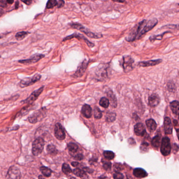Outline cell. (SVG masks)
I'll return each instance as SVG.
<instances>
[{"label":"cell","mask_w":179,"mask_h":179,"mask_svg":"<svg viewBox=\"0 0 179 179\" xmlns=\"http://www.w3.org/2000/svg\"><path fill=\"white\" fill-rule=\"evenodd\" d=\"M110 74V64H100L96 68L95 72L97 80L103 81L108 79Z\"/></svg>","instance_id":"6da1fadb"},{"label":"cell","mask_w":179,"mask_h":179,"mask_svg":"<svg viewBox=\"0 0 179 179\" xmlns=\"http://www.w3.org/2000/svg\"><path fill=\"white\" fill-rule=\"evenodd\" d=\"M147 21V20H144L139 22L138 24H136L131 29V32L126 38V40L128 42H131L141 38L142 31Z\"/></svg>","instance_id":"7a4b0ae2"},{"label":"cell","mask_w":179,"mask_h":179,"mask_svg":"<svg viewBox=\"0 0 179 179\" xmlns=\"http://www.w3.org/2000/svg\"><path fill=\"white\" fill-rule=\"evenodd\" d=\"M70 26L72 27L73 29H78L80 31V32L85 33L86 35L88 36L89 38H95V39H99L102 37V35L100 33H95L92 32L89 29L86 28L83 25L79 24L78 23H70Z\"/></svg>","instance_id":"3957f363"},{"label":"cell","mask_w":179,"mask_h":179,"mask_svg":"<svg viewBox=\"0 0 179 179\" xmlns=\"http://www.w3.org/2000/svg\"><path fill=\"white\" fill-rule=\"evenodd\" d=\"M134 63V59L129 55H125L123 57L120 65L123 68L124 72H128L134 70L133 64Z\"/></svg>","instance_id":"277c9868"},{"label":"cell","mask_w":179,"mask_h":179,"mask_svg":"<svg viewBox=\"0 0 179 179\" xmlns=\"http://www.w3.org/2000/svg\"><path fill=\"white\" fill-rule=\"evenodd\" d=\"M44 144H45V141L42 138L39 137L37 139H35V141L33 143L32 150L33 155L35 156L40 155L43 151Z\"/></svg>","instance_id":"5b68a950"},{"label":"cell","mask_w":179,"mask_h":179,"mask_svg":"<svg viewBox=\"0 0 179 179\" xmlns=\"http://www.w3.org/2000/svg\"><path fill=\"white\" fill-rule=\"evenodd\" d=\"M41 77L42 76L40 74H36L32 77L25 78L21 80L19 83V86L22 88L27 87L38 82V81L40 80Z\"/></svg>","instance_id":"8992f818"},{"label":"cell","mask_w":179,"mask_h":179,"mask_svg":"<svg viewBox=\"0 0 179 179\" xmlns=\"http://www.w3.org/2000/svg\"><path fill=\"white\" fill-rule=\"evenodd\" d=\"M170 141L168 137H164L162 140L161 146V153L164 156L168 155L171 152Z\"/></svg>","instance_id":"52a82bcc"},{"label":"cell","mask_w":179,"mask_h":179,"mask_svg":"<svg viewBox=\"0 0 179 179\" xmlns=\"http://www.w3.org/2000/svg\"><path fill=\"white\" fill-rule=\"evenodd\" d=\"M44 86H43L40 87L39 89L33 91V93H32V94L29 95V96L26 99L22 100L21 102L22 103L31 104L33 102H35V100L38 98V97L40 96V94L42 93V92L44 91Z\"/></svg>","instance_id":"ba28073f"},{"label":"cell","mask_w":179,"mask_h":179,"mask_svg":"<svg viewBox=\"0 0 179 179\" xmlns=\"http://www.w3.org/2000/svg\"><path fill=\"white\" fill-rule=\"evenodd\" d=\"M88 61L86 59H84L83 62H81L79 66H78L77 69L75 73L72 75V77L74 78L81 77L83 76L84 73L85 72L87 68L88 67Z\"/></svg>","instance_id":"9c48e42d"},{"label":"cell","mask_w":179,"mask_h":179,"mask_svg":"<svg viewBox=\"0 0 179 179\" xmlns=\"http://www.w3.org/2000/svg\"><path fill=\"white\" fill-rule=\"evenodd\" d=\"M21 177V173L20 169L15 166H11L6 174L7 179H20Z\"/></svg>","instance_id":"30bf717a"},{"label":"cell","mask_w":179,"mask_h":179,"mask_svg":"<svg viewBox=\"0 0 179 179\" xmlns=\"http://www.w3.org/2000/svg\"><path fill=\"white\" fill-rule=\"evenodd\" d=\"M45 108H42L38 111L34 112L33 115L28 118V120L31 123H36L38 121L40 120V119L43 118V116H44V115H45Z\"/></svg>","instance_id":"8fae6325"},{"label":"cell","mask_w":179,"mask_h":179,"mask_svg":"<svg viewBox=\"0 0 179 179\" xmlns=\"http://www.w3.org/2000/svg\"><path fill=\"white\" fill-rule=\"evenodd\" d=\"M73 38H77L78 40H83L87 44V45L89 47H91V48L94 47V46H95V44H94V43H91V41H89V40H88V39H87L84 35L81 34L77 33H74V34H72V35L67 36H66V38H65L63 40V42H65L66 40H70V39Z\"/></svg>","instance_id":"7c38bea8"},{"label":"cell","mask_w":179,"mask_h":179,"mask_svg":"<svg viewBox=\"0 0 179 179\" xmlns=\"http://www.w3.org/2000/svg\"><path fill=\"white\" fill-rule=\"evenodd\" d=\"M45 57V55L44 54H35L31 56L29 59L24 60H20L19 61V63L25 65H30L34 64L38 62L41 59H43Z\"/></svg>","instance_id":"4fadbf2b"},{"label":"cell","mask_w":179,"mask_h":179,"mask_svg":"<svg viewBox=\"0 0 179 179\" xmlns=\"http://www.w3.org/2000/svg\"><path fill=\"white\" fill-rule=\"evenodd\" d=\"M55 136L56 138L59 140H64L66 137L64 129L61 123H57L55 126Z\"/></svg>","instance_id":"5bb4252c"},{"label":"cell","mask_w":179,"mask_h":179,"mask_svg":"<svg viewBox=\"0 0 179 179\" xmlns=\"http://www.w3.org/2000/svg\"><path fill=\"white\" fill-rule=\"evenodd\" d=\"M158 20L155 18L151 19L149 21H147L146 24L145 25V26L143 27V29L142 31L141 34V38L143 35H145L147 33L149 32L150 31L153 29V27H155L156 26V25L158 24Z\"/></svg>","instance_id":"9a60e30c"},{"label":"cell","mask_w":179,"mask_h":179,"mask_svg":"<svg viewBox=\"0 0 179 179\" xmlns=\"http://www.w3.org/2000/svg\"><path fill=\"white\" fill-rule=\"evenodd\" d=\"M161 99L158 94H153L150 95L148 98L149 106L152 108H155L158 106L160 103Z\"/></svg>","instance_id":"2e32d148"},{"label":"cell","mask_w":179,"mask_h":179,"mask_svg":"<svg viewBox=\"0 0 179 179\" xmlns=\"http://www.w3.org/2000/svg\"><path fill=\"white\" fill-rule=\"evenodd\" d=\"M106 94L108 97V99L109 100L111 106L114 108L117 107V99L112 90L108 89L106 91Z\"/></svg>","instance_id":"e0dca14e"},{"label":"cell","mask_w":179,"mask_h":179,"mask_svg":"<svg viewBox=\"0 0 179 179\" xmlns=\"http://www.w3.org/2000/svg\"><path fill=\"white\" fill-rule=\"evenodd\" d=\"M162 62V59H157L155 60H150L148 61H143L138 63V65L139 66L142 67H150V66H154L160 64Z\"/></svg>","instance_id":"ac0fdd59"},{"label":"cell","mask_w":179,"mask_h":179,"mask_svg":"<svg viewBox=\"0 0 179 179\" xmlns=\"http://www.w3.org/2000/svg\"><path fill=\"white\" fill-rule=\"evenodd\" d=\"M173 130V126L171 123V119L169 117H166L164 120V130L165 134H172Z\"/></svg>","instance_id":"d6986e66"},{"label":"cell","mask_w":179,"mask_h":179,"mask_svg":"<svg viewBox=\"0 0 179 179\" xmlns=\"http://www.w3.org/2000/svg\"><path fill=\"white\" fill-rule=\"evenodd\" d=\"M134 131L135 134L138 136H143L146 133V129L143 125L141 123H137L134 126Z\"/></svg>","instance_id":"ffe728a7"},{"label":"cell","mask_w":179,"mask_h":179,"mask_svg":"<svg viewBox=\"0 0 179 179\" xmlns=\"http://www.w3.org/2000/svg\"><path fill=\"white\" fill-rule=\"evenodd\" d=\"M81 112L84 117L86 118H90L92 116V109L90 105L87 104H84L81 108Z\"/></svg>","instance_id":"44dd1931"},{"label":"cell","mask_w":179,"mask_h":179,"mask_svg":"<svg viewBox=\"0 0 179 179\" xmlns=\"http://www.w3.org/2000/svg\"><path fill=\"white\" fill-rule=\"evenodd\" d=\"M146 123L147 128L150 132H153V131H155V129L157 128V125L155 123V121L153 119H150L147 120L146 121Z\"/></svg>","instance_id":"7402d4cb"},{"label":"cell","mask_w":179,"mask_h":179,"mask_svg":"<svg viewBox=\"0 0 179 179\" xmlns=\"http://www.w3.org/2000/svg\"><path fill=\"white\" fill-rule=\"evenodd\" d=\"M134 176L138 178H143L148 176L147 172L141 168L135 169L133 171Z\"/></svg>","instance_id":"603a6c76"},{"label":"cell","mask_w":179,"mask_h":179,"mask_svg":"<svg viewBox=\"0 0 179 179\" xmlns=\"http://www.w3.org/2000/svg\"><path fill=\"white\" fill-rule=\"evenodd\" d=\"M170 107L174 114L179 115V102L177 100H174L170 104Z\"/></svg>","instance_id":"cb8c5ba5"},{"label":"cell","mask_w":179,"mask_h":179,"mask_svg":"<svg viewBox=\"0 0 179 179\" xmlns=\"http://www.w3.org/2000/svg\"><path fill=\"white\" fill-rule=\"evenodd\" d=\"M73 173L76 176L80 178L81 179H87L88 178V176L86 173L85 171L82 170L80 169H75L73 170Z\"/></svg>","instance_id":"d4e9b609"},{"label":"cell","mask_w":179,"mask_h":179,"mask_svg":"<svg viewBox=\"0 0 179 179\" xmlns=\"http://www.w3.org/2000/svg\"><path fill=\"white\" fill-rule=\"evenodd\" d=\"M67 148L69 150L70 155H72L78 152V146L77 144L73 142H70L67 144Z\"/></svg>","instance_id":"484cf974"},{"label":"cell","mask_w":179,"mask_h":179,"mask_svg":"<svg viewBox=\"0 0 179 179\" xmlns=\"http://www.w3.org/2000/svg\"><path fill=\"white\" fill-rule=\"evenodd\" d=\"M116 119V114L115 112H107L105 116V120L108 123H112Z\"/></svg>","instance_id":"4316f807"},{"label":"cell","mask_w":179,"mask_h":179,"mask_svg":"<svg viewBox=\"0 0 179 179\" xmlns=\"http://www.w3.org/2000/svg\"><path fill=\"white\" fill-rule=\"evenodd\" d=\"M47 151L51 155H56L58 153V150L56 149V147L53 144H49L47 147Z\"/></svg>","instance_id":"83f0119b"},{"label":"cell","mask_w":179,"mask_h":179,"mask_svg":"<svg viewBox=\"0 0 179 179\" xmlns=\"http://www.w3.org/2000/svg\"><path fill=\"white\" fill-rule=\"evenodd\" d=\"M29 34V32L26 31H22L17 33L15 34V38L17 40H21L26 38Z\"/></svg>","instance_id":"f1b7e54d"},{"label":"cell","mask_w":179,"mask_h":179,"mask_svg":"<svg viewBox=\"0 0 179 179\" xmlns=\"http://www.w3.org/2000/svg\"><path fill=\"white\" fill-rule=\"evenodd\" d=\"M110 102L109 99H108L106 97H102L101 99H100L99 101V104L102 107L104 108H107L109 106Z\"/></svg>","instance_id":"f546056e"},{"label":"cell","mask_w":179,"mask_h":179,"mask_svg":"<svg viewBox=\"0 0 179 179\" xmlns=\"http://www.w3.org/2000/svg\"><path fill=\"white\" fill-rule=\"evenodd\" d=\"M40 171L46 177H49L52 174V170L44 166H42L40 168Z\"/></svg>","instance_id":"4dcf8cb0"},{"label":"cell","mask_w":179,"mask_h":179,"mask_svg":"<svg viewBox=\"0 0 179 179\" xmlns=\"http://www.w3.org/2000/svg\"><path fill=\"white\" fill-rule=\"evenodd\" d=\"M161 137L160 136H156L151 141L153 147L155 148H158L160 144Z\"/></svg>","instance_id":"1f68e13d"},{"label":"cell","mask_w":179,"mask_h":179,"mask_svg":"<svg viewBox=\"0 0 179 179\" xmlns=\"http://www.w3.org/2000/svg\"><path fill=\"white\" fill-rule=\"evenodd\" d=\"M94 117L97 119H101L102 116V111L99 109V108L97 107H95L94 109Z\"/></svg>","instance_id":"d6a6232c"},{"label":"cell","mask_w":179,"mask_h":179,"mask_svg":"<svg viewBox=\"0 0 179 179\" xmlns=\"http://www.w3.org/2000/svg\"><path fill=\"white\" fill-rule=\"evenodd\" d=\"M103 155L104 158L107 159L108 160H112L115 158V153L111 151H104Z\"/></svg>","instance_id":"836d02e7"},{"label":"cell","mask_w":179,"mask_h":179,"mask_svg":"<svg viewBox=\"0 0 179 179\" xmlns=\"http://www.w3.org/2000/svg\"><path fill=\"white\" fill-rule=\"evenodd\" d=\"M167 88L169 91L174 93L176 91V87L173 81H169L167 84Z\"/></svg>","instance_id":"e575fe53"},{"label":"cell","mask_w":179,"mask_h":179,"mask_svg":"<svg viewBox=\"0 0 179 179\" xmlns=\"http://www.w3.org/2000/svg\"><path fill=\"white\" fill-rule=\"evenodd\" d=\"M58 3H57V1L56 0H49L47 1L46 6V8L47 9H50V8H53L55 6H57Z\"/></svg>","instance_id":"d590c367"},{"label":"cell","mask_w":179,"mask_h":179,"mask_svg":"<svg viewBox=\"0 0 179 179\" xmlns=\"http://www.w3.org/2000/svg\"><path fill=\"white\" fill-rule=\"evenodd\" d=\"M62 170L63 172L65 174H66V175L69 174L70 173H72V169L70 168V166L68 164H66V163H64L63 164Z\"/></svg>","instance_id":"8d00e7d4"},{"label":"cell","mask_w":179,"mask_h":179,"mask_svg":"<svg viewBox=\"0 0 179 179\" xmlns=\"http://www.w3.org/2000/svg\"><path fill=\"white\" fill-rule=\"evenodd\" d=\"M102 166L106 171H109L111 168V163L109 161L102 160Z\"/></svg>","instance_id":"74e56055"},{"label":"cell","mask_w":179,"mask_h":179,"mask_svg":"<svg viewBox=\"0 0 179 179\" xmlns=\"http://www.w3.org/2000/svg\"><path fill=\"white\" fill-rule=\"evenodd\" d=\"M169 33V32H166L163 33L162 34L158 35H153L150 37V40L151 41H155V40H161L162 39L163 36L165 34V33Z\"/></svg>","instance_id":"f35d334b"},{"label":"cell","mask_w":179,"mask_h":179,"mask_svg":"<svg viewBox=\"0 0 179 179\" xmlns=\"http://www.w3.org/2000/svg\"><path fill=\"white\" fill-rule=\"evenodd\" d=\"M71 155L72 156L74 159L76 160L81 161L82 160L84 159V155H83V154L81 153H78V152Z\"/></svg>","instance_id":"ab89813d"},{"label":"cell","mask_w":179,"mask_h":179,"mask_svg":"<svg viewBox=\"0 0 179 179\" xmlns=\"http://www.w3.org/2000/svg\"><path fill=\"white\" fill-rule=\"evenodd\" d=\"M123 169V166L120 163H116L114 165V170L116 172L121 171Z\"/></svg>","instance_id":"60d3db41"},{"label":"cell","mask_w":179,"mask_h":179,"mask_svg":"<svg viewBox=\"0 0 179 179\" xmlns=\"http://www.w3.org/2000/svg\"><path fill=\"white\" fill-rule=\"evenodd\" d=\"M113 177L114 179H123V174L120 173L119 172H116V173L114 174Z\"/></svg>","instance_id":"b9f144b4"},{"label":"cell","mask_w":179,"mask_h":179,"mask_svg":"<svg viewBox=\"0 0 179 179\" xmlns=\"http://www.w3.org/2000/svg\"><path fill=\"white\" fill-rule=\"evenodd\" d=\"M166 27V28H170V29H179V24H170V25H165L162 27Z\"/></svg>","instance_id":"7bdbcfd3"},{"label":"cell","mask_w":179,"mask_h":179,"mask_svg":"<svg viewBox=\"0 0 179 179\" xmlns=\"http://www.w3.org/2000/svg\"><path fill=\"white\" fill-rule=\"evenodd\" d=\"M8 0H0V6L1 8H6L8 6Z\"/></svg>","instance_id":"ee69618b"},{"label":"cell","mask_w":179,"mask_h":179,"mask_svg":"<svg viewBox=\"0 0 179 179\" xmlns=\"http://www.w3.org/2000/svg\"><path fill=\"white\" fill-rule=\"evenodd\" d=\"M29 107H30L29 106H27V107H25L23 109H22L21 110V111L20 112V113H21V114H23V115H24V114H26L27 112L29 111Z\"/></svg>","instance_id":"f6af8a7d"},{"label":"cell","mask_w":179,"mask_h":179,"mask_svg":"<svg viewBox=\"0 0 179 179\" xmlns=\"http://www.w3.org/2000/svg\"><path fill=\"white\" fill-rule=\"evenodd\" d=\"M57 3H58L57 8H61L64 6L65 1L63 0H59V1H57Z\"/></svg>","instance_id":"bcb514c9"},{"label":"cell","mask_w":179,"mask_h":179,"mask_svg":"<svg viewBox=\"0 0 179 179\" xmlns=\"http://www.w3.org/2000/svg\"><path fill=\"white\" fill-rule=\"evenodd\" d=\"M22 2L25 3L27 6H29L31 4V3H32L33 1L32 0H29V1H22Z\"/></svg>","instance_id":"7dc6e473"},{"label":"cell","mask_w":179,"mask_h":179,"mask_svg":"<svg viewBox=\"0 0 179 179\" xmlns=\"http://www.w3.org/2000/svg\"><path fill=\"white\" fill-rule=\"evenodd\" d=\"M179 150V147L178 146V145L176 144H174L173 146V152L174 153H176Z\"/></svg>","instance_id":"c3c4849f"},{"label":"cell","mask_w":179,"mask_h":179,"mask_svg":"<svg viewBox=\"0 0 179 179\" xmlns=\"http://www.w3.org/2000/svg\"><path fill=\"white\" fill-rule=\"evenodd\" d=\"M71 164L74 167H77L79 165V163H78V162H72L71 163Z\"/></svg>","instance_id":"681fc988"},{"label":"cell","mask_w":179,"mask_h":179,"mask_svg":"<svg viewBox=\"0 0 179 179\" xmlns=\"http://www.w3.org/2000/svg\"><path fill=\"white\" fill-rule=\"evenodd\" d=\"M98 179H108L107 176H102L99 177Z\"/></svg>","instance_id":"f907efd6"},{"label":"cell","mask_w":179,"mask_h":179,"mask_svg":"<svg viewBox=\"0 0 179 179\" xmlns=\"http://www.w3.org/2000/svg\"><path fill=\"white\" fill-rule=\"evenodd\" d=\"M19 2L17 1H16V3H15V9H17V8H19Z\"/></svg>","instance_id":"816d5d0a"},{"label":"cell","mask_w":179,"mask_h":179,"mask_svg":"<svg viewBox=\"0 0 179 179\" xmlns=\"http://www.w3.org/2000/svg\"><path fill=\"white\" fill-rule=\"evenodd\" d=\"M8 4H12L13 3L14 1L13 0H8Z\"/></svg>","instance_id":"f5cc1de1"},{"label":"cell","mask_w":179,"mask_h":179,"mask_svg":"<svg viewBox=\"0 0 179 179\" xmlns=\"http://www.w3.org/2000/svg\"><path fill=\"white\" fill-rule=\"evenodd\" d=\"M115 2H118V3H124L125 1H113Z\"/></svg>","instance_id":"db71d44e"},{"label":"cell","mask_w":179,"mask_h":179,"mask_svg":"<svg viewBox=\"0 0 179 179\" xmlns=\"http://www.w3.org/2000/svg\"><path fill=\"white\" fill-rule=\"evenodd\" d=\"M176 134H177V136L178 137V139L179 140V129H176Z\"/></svg>","instance_id":"11a10c76"},{"label":"cell","mask_w":179,"mask_h":179,"mask_svg":"<svg viewBox=\"0 0 179 179\" xmlns=\"http://www.w3.org/2000/svg\"><path fill=\"white\" fill-rule=\"evenodd\" d=\"M173 124L174 126H176L178 124V121L176 120H173Z\"/></svg>","instance_id":"9f6ffc18"},{"label":"cell","mask_w":179,"mask_h":179,"mask_svg":"<svg viewBox=\"0 0 179 179\" xmlns=\"http://www.w3.org/2000/svg\"><path fill=\"white\" fill-rule=\"evenodd\" d=\"M38 178H39V179H45L43 178V176H38Z\"/></svg>","instance_id":"6f0895ef"},{"label":"cell","mask_w":179,"mask_h":179,"mask_svg":"<svg viewBox=\"0 0 179 179\" xmlns=\"http://www.w3.org/2000/svg\"><path fill=\"white\" fill-rule=\"evenodd\" d=\"M70 179H76V178H74V177H72V178H71Z\"/></svg>","instance_id":"680465c9"},{"label":"cell","mask_w":179,"mask_h":179,"mask_svg":"<svg viewBox=\"0 0 179 179\" xmlns=\"http://www.w3.org/2000/svg\"><path fill=\"white\" fill-rule=\"evenodd\" d=\"M178 5H179V4H178Z\"/></svg>","instance_id":"91938a15"},{"label":"cell","mask_w":179,"mask_h":179,"mask_svg":"<svg viewBox=\"0 0 179 179\" xmlns=\"http://www.w3.org/2000/svg\"></svg>","instance_id":"94428289"}]
</instances>
